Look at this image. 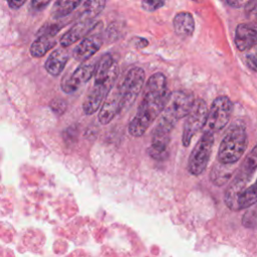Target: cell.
<instances>
[{
  "mask_svg": "<svg viewBox=\"0 0 257 257\" xmlns=\"http://www.w3.org/2000/svg\"><path fill=\"white\" fill-rule=\"evenodd\" d=\"M167 78L162 72L154 73L147 81L136 115L128 124V134L140 138L163 112L170 96Z\"/></svg>",
  "mask_w": 257,
  "mask_h": 257,
  "instance_id": "cell-1",
  "label": "cell"
},
{
  "mask_svg": "<svg viewBox=\"0 0 257 257\" xmlns=\"http://www.w3.org/2000/svg\"><path fill=\"white\" fill-rule=\"evenodd\" d=\"M117 74L118 66L116 61L110 54H104L96 64L93 85L82 103V109L85 114H92L100 107L114 86Z\"/></svg>",
  "mask_w": 257,
  "mask_h": 257,
  "instance_id": "cell-2",
  "label": "cell"
},
{
  "mask_svg": "<svg viewBox=\"0 0 257 257\" xmlns=\"http://www.w3.org/2000/svg\"><path fill=\"white\" fill-rule=\"evenodd\" d=\"M247 144L248 138L245 125L240 121L234 122L220 143L217 162L224 165H235L245 153Z\"/></svg>",
  "mask_w": 257,
  "mask_h": 257,
  "instance_id": "cell-3",
  "label": "cell"
},
{
  "mask_svg": "<svg viewBox=\"0 0 257 257\" xmlns=\"http://www.w3.org/2000/svg\"><path fill=\"white\" fill-rule=\"evenodd\" d=\"M249 181L236 176L226 190L224 202L232 211L247 209L257 203V178L252 185L246 187Z\"/></svg>",
  "mask_w": 257,
  "mask_h": 257,
  "instance_id": "cell-4",
  "label": "cell"
},
{
  "mask_svg": "<svg viewBox=\"0 0 257 257\" xmlns=\"http://www.w3.org/2000/svg\"><path fill=\"white\" fill-rule=\"evenodd\" d=\"M194 100L195 99L191 92L185 90H176L171 92L160 119L175 126L179 119L187 116Z\"/></svg>",
  "mask_w": 257,
  "mask_h": 257,
  "instance_id": "cell-5",
  "label": "cell"
},
{
  "mask_svg": "<svg viewBox=\"0 0 257 257\" xmlns=\"http://www.w3.org/2000/svg\"><path fill=\"white\" fill-rule=\"evenodd\" d=\"M145 79L146 74L144 69L134 66L128 69L123 79L116 85L121 97L122 110L130 108L136 101L145 84Z\"/></svg>",
  "mask_w": 257,
  "mask_h": 257,
  "instance_id": "cell-6",
  "label": "cell"
},
{
  "mask_svg": "<svg viewBox=\"0 0 257 257\" xmlns=\"http://www.w3.org/2000/svg\"><path fill=\"white\" fill-rule=\"evenodd\" d=\"M214 146V135L203 132L188 160V172L193 176H200L207 168Z\"/></svg>",
  "mask_w": 257,
  "mask_h": 257,
  "instance_id": "cell-7",
  "label": "cell"
},
{
  "mask_svg": "<svg viewBox=\"0 0 257 257\" xmlns=\"http://www.w3.org/2000/svg\"><path fill=\"white\" fill-rule=\"evenodd\" d=\"M233 111V103L229 97L222 95L216 97L208 110L204 132L215 134L223 130L228 123Z\"/></svg>",
  "mask_w": 257,
  "mask_h": 257,
  "instance_id": "cell-8",
  "label": "cell"
},
{
  "mask_svg": "<svg viewBox=\"0 0 257 257\" xmlns=\"http://www.w3.org/2000/svg\"><path fill=\"white\" fill-rule=\"evenodd\" d=\"M208 110L209 108L204 99L198 98L194 100L183 126L182 143L184 147H188L196 134L204 128L208 116Z\"/></svg>",
  "mask_w": 257,
  "mask_h": 257,
  "instance_id": "cell-9",
  "label": "cell"
},
{
  "mask_svg": "<svg viewBox=\"0 0 257 257\" xmlns=\"http://www.w3.org/2000/svg\"><path fill=\"white\" fill-rule=\"evenodd\" d=\"M175 126L168 122L159 119L155 128L152 132L151 146L148 149V154L155 160H165L168 156V146L171 140V133Z\"/></svg>",
  "mask_w": 257,
  "mask_h": 257,
  "instance_id": "cell-10",
  "label": "cell"
},
{
  "mask_svg": "<svg viewBox=\"0 0 257 257\" xmlns=\"http://www.w3.org/2000/svg\"><path fill=\"white\" fill-rule=\"evenodd\" d=\"M96 64L94 62L83 63L79 65L69 76L61 81V88L66 93L76 91L80 86L85 84L94 75Z\"/></svg>",
  "mask_w": 257,
  "mask_h": 257,
  "instance_id": "cell-11",
  "label": "cell"
},
{
  "mask_svg": "<svg viewBox=\"0 0 257 257\" xmlns=\"http://www.w3.org/2000/svg\"><path fill=\"white\" fill-rule=\"evenodd\" d=\"M120 111H122L121 97L117 87L115 86L112 87L104 99L98 113V120L101 124H107Z\"/></svg>",
  "mask_w": 257,
  "mask_h": 257,
  "instance_id": "cell-12",
  "label": "cell"
},
{
  "mask_svg": "<svg viewBox=\"0 0 257 257\" xmlns=\"http://www.w3.org/2000/svg\"><path fill=\"white\" fill-rule=\"evenodd\" d=\"M95 26L96 23L94 19L81 16L80 19L66 33L62 35V37L60 38V44L63 47L71 45L72 43L76 42L77 40L88 34Z\"/></svg>",
  "mask_w": 257,
  "mask_h": 257,
  "instance_id": "cell-13",
  "label": "cell"
},
{
  "mask_svg": "<svg viewBox=\"0 0 257 257\" xmlns=\"http://www.w3.org/2000/svg\"><path fill=\"white\" fill-rule=\"evenodd\" d=\"M102 45V38L99 34H90L85 36L74 48L73 57L79 62L86 61L94 55Z\"/></svg>",
  "mask_w": 257,
  "mask_h": 257,
  "instance_id": "cell-14",
  "label": "cell"
},
{
  "mask_svg": "<svg viewBox=\"0 0 257 257\" xmlns=\"http://www.w3.org/2000/svg\"><path fill=\"white\" fill-rule=\"evenodd\" d=\"M235 45L238 50L245 51L257 43V24L240 23L235 29Z\"/></svg>",
  "mask_w": 257,
  "mask_h": 257,
  "instance_id": "cell-15",
  "label": "cell"
},
{
  "mask_svg": "<svg viewBox=\"0 0 257 257\" xmlns=\"http://www.w3.org/2000/svg\"><path fill=\"white\" fill-rule=\"evenodd\" d=\"M68 52L64 48H57L53 50L45 61L44 67L46 71L52 76L59 75L68 60Z\"/></svg>",
  "mask_w": 257,
  "mask_h": 257,
  "instance_id": "cell-16",
  "label": "cell"
},
{
  "mask_svg": "<svg viewBox=\"0 0 257 257\" xmlns=\"http://www.w3.org/2000/svg\"><path fill=\"white\" fill-rule=\"evenodd\" d=\"M173 26L177 35L181 37H189L195 30L194 17L190 12H179L173 19Z\"/></svg>",
  "mask_w": 257,
  "mask_h": 257,
  "instance_id": "cell-17",
  "label": "cell"
},
{
  "mask_svg": "<svg viewBox=\"0 0 257 257\" xmlns=\"http://www.w3.org/2000/svg\"><path fill=\"white\" fill-rule=\"evenodd\" d=\"M235 171L234 165H224L216 162L210 172V181L217 187L225 185L233 176Z\"/></svg>",
  "mask_w": 257,
  "mask_h": 257,
  "instance_id": "cell-18",
  "label": "cell"
},
{
  "mask_svg": "<svg viewBox=\"0 0 257 257\" xmlns=\"http://www.w3.org/2000/svg\"><path fill=\"white\" fill-rule=\"evenodd\" d=\"M56 45V40L54 36L41 35L38 37L30 46V53L34 57L43 56L48 50Z\"/></svg>",
  "mask_w": 257,
  "mask_h": 257,
  "instance_id": "cell-19",
  "label": "cell"
},
{
  "mask_svg": "<svg viewBox=\"0 0 257 257\" xmlns=\"http://www.w3.org/2000/svg\"><path fill=\"white\" fill-rule=\"evenodd\" d=\"M256 169H257V145L246 156L243 164L239 168L237 177L250 180L253 172Z\"/></svg>",
  "mask_w": 257,
  "mask_h": 257,
  "instance_id": "cell-20",
  "label": "cell"
},
{
  "mask_svg": "<svg viewBox=\"0 0 257 257\" xmlns=\"http://www.w3.org/2000/svg\"><path fill=\"white\" fill-rule=\"evenodd\" d=\"M79 4L80 1L58 0L53 4V7L51 9V16L53 19L65 17L66 15L71 13Z\"/></svg>",
  "mask_w": 257,
  "mask_h": 257,
  "instance_id": "cell-21",
  "label": "cell"
},
{
  "mask_svg": "<svg viewBox=\"0 0 257 257\" xmlns=\"http://www.w3.org/2000/svg\"><path fill=\"white\" fill-rule=\"evenodd\" d=\"M105 2L104 1H86L83 3L84 11L82 16L94 19L95 16H97L102 9L104 8Z\"/></svg>",
  "mask_w": 257,
  "mask_h": 257,
  "instance_id": "cell-22",
  "label": "cell"
},
{
  "mask_svg": "<svg viewBox=\"0 0 257 257\" xmlns=\"http://www.w3.org/2000/svg\"><path fill=\"white\" fill-rule=\"evenodd\" d=\"M245 60L248 67L257 72V43L247 50Z\"/></svg>",
  "mask_w": 257,
  "mask_h": 257,
  "instance_id": "cell-23",
  "label": "cell"
},
{
  "mask_svg": "<svg viewBox=\"0 0 257 257\" xmlns=\"http://www.w3.org/2000/svg\"><path fill=\"white\" fill-rule=\"evenodd\" d=\"M242 223L245 227L252 228L257 226V207L247 211L242 218Z\"/></svg>",
  "mask_w": 257,
  "mask_h": 257,
  "instance_id": "cell-24",
  "label": "cell"
},
{
  "mask_svg": "<svg viewBox=\"0 0 257 257\" xmlns=\"http://www.w3.org/2000/svg\"><path fill=\"white\" fill-rule=\"evenodd\" d=\"M142 7L144 10L148 11V12H154L156 10H158L159 8H161L162 6L165 5L164 1H155V0H147V1H142L141 3Z\"/></svg>",
  "mask_w": 257,
  "mask_h": 257,
  "instance_id": "cell-25",
  "label": "cell"
},
{
  "mask_svg": "<svg viewBox=\"0 0 257 257\" xmlns=\"http://www.w3.org/2000/svg\"><path fill=\"white\" fill-rule=\"evenodd\" d=\"M247 17L257 19V1H248L244 6Z\"/></svg>",
  "mask_w": 257,
  "mask_h": 257,
  "instance_id": "cell-26",
  "label": "cell"
},
{
  "mask_svg": "<svg viewBox=\"0 0 257 257\" xmlns=\"http://www.w3.org/2000/svg\"><path fill=\"white\" fill-rule=\"evenodd\" d=\"M50 107L55 113L61 114L66 109V102L62 99H54L50 103Z\"/></svg>",
  "mask_w": 257,
  "mask_h": 257,
  "instance_id": "cell-27",
  "label": "cell"
},
{
  "mask_svg": "<svg viewBox=\"0 0 257 257\" xmlns=\"http://www.w3.org/2000/svg\"><path fill=\"white\" fill-rule=\"evenodd\" d=\"M49 3V0H33L30 3V7L33 11H40L43 10Z\"/></svg>",
  "mask_w": 257,
  "mask_h": 257,
  "instance_id": "cell-28",
  "label": "cell"
},
{
  "mask_svg": "<svg viewBox=\"0 0 257 257\" xmlns=\"http://www.w3.org/2000/svg\"><path fill=\"white\" fill-rule=\"evenodd\" d=\"M248 1H240V0H229V1H226V3L234 8H237V7H241V6H245L247 4Z\"/></svg>",
  "mask_w": 257,
  "mask_h": 257,
  "instance_id": "cell-29",
  "label": "cell"
},
{
  "mask_svg": "<svg viewBox=\"0 0 257 257\" xmlns=\"http://www.w3.org/2000/svg\"><path fill=\"white\" fill-rule=\"evenodd\" d=\"M137 39L138 40H136V45L138 48H144L149 44L148 40L145 38H137Z\"/></svg>",
  "mask_w": 257,
  "mask_h": 257,
  "instance_id": "cell-30",
  "label": "cell"
},
{
  "mask_svg": "<svg viewBox=\"0 0 257 257\" xmlns=\"http://www.w3.org/2000/svg\"><path fill=\"white\" fill-rule=\"evenodd\" d=\"M25 1H9L8 5L12 8V9H17L19 8L21 5L24 4Z\"/></svg>",
  "mask_w": 257,
  "mask_h": 257,
  "instance_id": "cell-31",
  "label": "cell"
}]
</instances>
